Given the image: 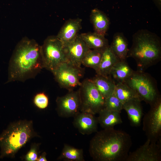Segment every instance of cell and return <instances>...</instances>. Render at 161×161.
<instances>
[{"mask_svg":"<svg viewBox=\"0 0 161 161\" xmlns=\"http://www.w3.org/2000/svg\"><path fill=\"white\" fill-rule=\"evenodd\" d=\"M134 71L126 60H119L111 70L109 76L115 84L125 83Z\"/></svg>","mask_w":161,"mask_h":161,"instance_id":"cell-16","label":"cell"},{"mask_svg":"<svg viewBox=\"0 0 161 161\" xmlns=\"http://www.w3.org/2000/svg\"><path fill=\"white\" fill-rule=\"evenodd\" d=\"M58 160L66 161H84L82 149H78L65 144Z\"/></svg>","mask_w":161,"mask_h":161,"instance_id":"cell-23","label":"cell"},{"mask_svg":"<svg viewBox=\"0 0 161 161\" xmlns=\"http://www.w3.org/2000/svg\"><path fill=\"white\" fill-rule=\"evenodd\" d=\"M32 121L19 120L9 125L0 135V158L13 157L16 153L36 135Z\"/></svg>","mask_w":161,"mask_h":161,"instance_id":"cell-4","label":"cell"},{"mask_svg":"<svg viewBox=\"0 0 161 161\" xmlns=\"http://www.w3.org/2000/svg\"><path fill=\"white\" fill-rule=\"evenodd\" d=\"M109 46L119 60H126L129 50L128 42L122 33L117 32L114 34Z\"/></svg>","mask_w":161,"mask_h":161,"instance_id":"cell-19","label":"cell"},{"mask_svg":"<svg viewBox=\"0 0 161 161\" xmlns=\"http://www.w3.org/2000/svg\"><path fill=\"white\" fill-rule=\"evenodd\" d=\"M103 52L99 50L89 49L83 58L82 65L92 68L96 72L100 63Z\"/></svg>","mask_w":161,"mask_h":161,"instance_id":"cell-25","label":"cell"},{"mask_svg":"<svg viewBox=\"0 0 161 161\" xmlns=\"http://www.w3.org/2000/svg\"><path fill=\"white\" fill-rule=\"evenodd\" d=\"M44 68L41 46L24 38L16 46L9 61L6 83L34 78Z\"/></svg>","mask_w":161,"mask_h":161,"instance_id":"cell-2","label":"cell"},{"mask_svg":"<svg viewBox=\"0 0 161 161\" xmlns=\"http://www.w3.org/2000/svg\"><path fill=\"white\" fill-rule=\"evenodd\" d=\"M33 102L37 107L40 109H44L48 106L49 103L48 98L45 93H39L35 96Z\"/></svg>","mask_w":161,"mask_h":161,"instance_id":"cell-27","label":"cell"},{"mask_svg":"<svg viewBox=\"0 0 161 161\" xmlns=\"http://www.w3.org/2000/svg\"><path fill=\"white\" fill-rule=\"evenodd\" d=\"M161 138L157 142L149 139L135 151L129 154L126 161H161Z\"/></svg>","mask_w":161,"mask_h":161,"instance_id":"cell-11","label":"cell"},{"mask_svg":"<svg viewBox=\"0 0 161 161\" xmlns=\"http://www.w3.org/2000/svg\"><path fill=\"white\" fill-rule=\"evenodd\" d=\"M125 83L135 92L141 101L150 105L161 97L155 79L144 71H134Z\"/></svg>","mask_w":161,"mask_h":161,"instance_id":"cell-5","label":"cell"},{"mask_svg":"<svg viewBox=\"0 0 161 161\" xmlns=\"http://www.w3.org/2000/svg\"><path fill=\"white\" fill-rule=\"evenodd\" d=\"M114 93L123 103L133 99L139 98L135 92L125 83L116 84Z\"/></svg>","mask_w":161,"mask_h":161,"instance_id":"cell-24","label":"cell"},{"mask_svg":"<svg viewBox=\"0 0 161 161\" xmlns=\"http://www.w3.org/2000/svg\"><path fill=\"white\" fill-rule=\"evenodd\" d=\"M56 111L59 116L74 117L80 112L81 100L78 89L69 91L65 95L58 97L56 100Z\"/></svg>","mask_w":161,"mask_h":161,"instance_id":"cell-10","label":"cell"},{"mask_svg":"<svg viewBox=\"0 0 161 161\" xmlns=\"http://www.w3.org/2000/svg\"><path fill=\"white\" fill-rule=\"evenodd\" d=\"M132 44L127 58L135 60L137 70L144 71L161 60V41L155 33L148 30H138L133 34Z\"/></svg>","mask_w":161,"mask_h":161,"instance_id":"cell-3","label":"cell"},{"mask_svg":"<svg viewBox=\"0 0 161 161\" xmlns=\"http://www.w3.org/2000/svg\"><path fill=\"white\" fill-rule=\"evenodd\" d=\"M141 101L139 98H134L123 103V109L127 112L130 124L133 127L140 125L143 114Z\"/></svg>","mask_w":161,"mask_h":161,"instance_id":"cell-15","label":"cell"},{"mask_svg":"<svg viewBox=\"0 0 161 161\" xmlns=\"http://www.w3.org/2000/svg\"><path fill=\"white\" fill-rule=\"evenodd\" d=\"M132 144L131 136L126 132L103 129L90 140L89 153L95 161H126Z\"/></svg>","mask_w":161,"mask_h":161,"instance_id":"cell-1","label":"cell"},{"mask_svg":"<svg viewBox=\"0 0 161 161\" xmlns=\"http://www.w3.org/2000/svg\"><path fill=\"white\" fill-rule=\"evenodd\" d=\"M119 60L110 46L103 51L102 56L97 74L108 77L112 68Z\"/></svg>","mask_w":161,"mask_h":161,"instance_id":"cell-21","label":"cell"},{"mask_svg":"<svg viewBox=\"0 0 161 161\" xmlns=\"http://www.w3.org/2000/svg\"><path fill=\"white\" fill-rule=\"evenodd\" d=\"M91 79L98 90L105 98L114 93L116 84L109 76L106 77L97 74Z\"/></svg>","mask_w":161,"mask_h":161,"instance_id":"cell-22","label":"cell"},{"mask_svg":"<svg viewBox=\"0 0 161 161\" xmlns=\"http://www.w3.org/2000/svg\"><path fill=\"white\" fill-rule=\"evenodd\" d=\"M73 125L83 135H89L97 131V118L95 115L80 112L74 117Z\"/></svg>","mask_w":161,"mask_h":161,"instance_id":"cell-13","label":"cell"},{"mask_svg":"<svg viewBox=\"0 0 161 161\" xmlns=\"http://www.w3.org/2000/svg\"><path fill=\"white\" fill-rule=\"evenodd\" d=\"M98 114L97 117L98 123L103 129L114 128L115 125L123 123L120 112L109 110L105 108Z\"/></svg>","mask_w":161,"mask_h":161,"instance_id":"cell-20","label":"cell"},{"mask_svg":"<svg viewBox=\"0 0 161 161\" xmlns=\"http://www.w3.org/2000/svg\"><path fill=\"white\" fill-rule=\"evenodd\" d=\"M90 20L94 32L105 36L110 25L109 20L106 15L98 9L95 8L91 11Z\"/></svg>","mask_w":161,"mask_h":161,"instance_id":"cell-18","label":"cell"},{"mask_svg":"<svg viewBox=\"0 0 161 161\" xmlns=\"http://www.w3.org/2000/svg\"><path fill=\"white\" fill-rule=\"evenodd\" d=\"M79 35L89 49L103 51L109 46L105 36L95 32L82 33Z\"/></svg>","mask_w":161,"mask_h":161,"instance_id":"cell-17","label":"cell"},{"mask_svg":"<svg viewBox=\"0 0 161 161\" xmlns=\"http://www.w3.org/2000/svg\"><path fill=\"white\" fill-rule=\"evenodd\" d=\"M79 89L81 100L80 112L94 115L105 108V98L97 89L91 79L82 82Z\"/></svg>","mask_w":161,"mask_h":161,"instance_id":"cell-6","label":"cell"},{"mask_svg":"<svg viewBox=\"0 0 161 161\" xmlns=\"http://www.w3.org/2000/svg\"><path fill=\"white\" fill-rule=\"evenodd\" d=\"M65 55L68 61L78 67L89 49L78 35L72 41L63 44Z\"/></svg>","mask_w":161,"mask_h":161,"instance_id":"cell-12","label":"cell"},{"mask_svg":"<svg viewBox=\"0 0 161 161\" xmlns=\"http://www.w3.org/2000/svg\"><path fill=\"white\" fill-rule=\"evenodd\" d=\"M150 106L143 118V129L147 139L157 142L161 136V97Z\"/></svg>","mask_w":161,"mask_h":161,"instance_id":"cell-9","label":"cell"},{"mask_svg":"<svg viewBox=\"0 0 161 161\" xmlns=\"http://www.w3.org/2000/svg\"><path fill=\"white\" fill-rule=\"evenodd\" d=\"M63 43L56 36H50L41 46L44 68L51 72L61 63L68 61L64 52Z\"/></svg>","mask_w":161,"mask_h":161,"instance_id":"cell-7","label":"cell"},{"mask_svg":"<svg viewBox=\"0 0 161 161\" xmlns=\"http://www.w3.org/2000/svg\"><path fill=\"white\" fill-rule=\"evenodd\" d=\"M47 154L45 152H43L42 154L38 158L37 161H47V160L46 158Z\"/></svg>","mask_w":161,"mask_h":161,"instance_id":"cell-29","label":"cell"},{"mask_svg":"<svg viewBox=\"0 0 161 161\" xmlns=\"http://www.w3.org/2000/svg\"><path fill=\"white\" fill-rule=\"evenodd\" d=\"M82 20L80 18L70 19L62 26L56 37L63 43L73 40L78 35L82 28Z\"/></svg>","mask_w":161,"mask_h":161,"instance_id":"cell-14","label":"cell"},{"mask_svg":"<svg viewBox=\"0 0 161 161\" xmlns=\"http://www.w3.org/2000/svg\"><path fill=\"white\" fill-rule=\"evenodd\" d=\"M38 145H32L30 151L25 157V159L27 161H37L38 159Z\"/></svg>","mask_w":161,"mask_h":161,"instance_id":"cell-28","label":"cell"},{"mask_svg":"<svg viewBox=\"0 0 161 161\" xmlns=\"http://www.w3.org/2000/svg\"><path fill=\"white\" fill-rule=\"evenodd\" d=\"M84 70L69 61L63 62L52 72L60 86L69 91L80 86V80L84 74Z\"/></svg>","mask_w":161,"mask_h":161,"instance_id":"cell-8","label":"cell"},{"mask_svg":"<svg viewBox=\"0 0 161 161\" xmlns=\"http://www.w3.org/2000/svg\"><path fill=\"white\" fill-rule=\"evenodd\" d=\"M105 108L109 110L120 113L123 109V103L113 93L105 98Z\"/></svg>","mask_w":161,"mask_h":161,"instance_id":"cell-26","label":"cell"}]
</instances>
